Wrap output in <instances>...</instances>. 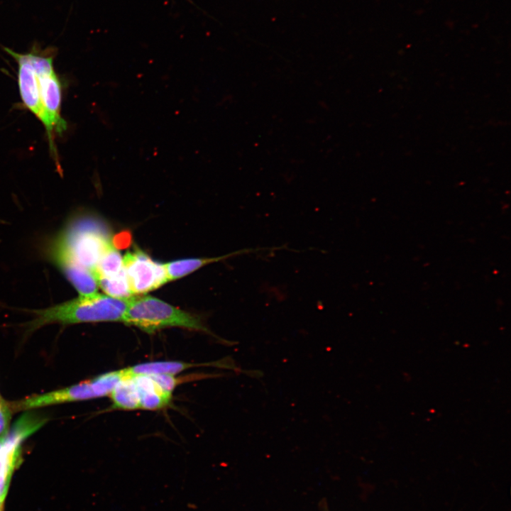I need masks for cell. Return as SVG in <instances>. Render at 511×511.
<instances>
[{"label": "cell", "mask_w": 511, "mask_h": 511, "mask_svg": "<svg viewBox=\"0 0 511 511\" xmlns=\"http://www.w3.org/2000/svg\"><path fill=\"white\" fill-rule=\"evenodd\" d=\"M112 243L106 226L94 219L84 218L72 222L57 235L50 255L65 275L84 270L94 275L101 257Z\"/></svg>", "instance_id": "1"}, {"label": "cell", "mask_w": 511, "mask_h": 511, "mask_svg": "<svg viewBox=\"0 0 511 511\" xmlns=\"http://www.w3.org/2000/svg\"><path fill=\"white\" fill-rule=\"evenodd\" d=\"M127 299L101 295L80 296L55 306L32 311L33 319L26 324L28 331L50 324H72L99 322H122Z\"/></svg>", "instance_id": "2"}, {"label": "cell", "mask_w": 511, "mask_h": 511, "mask_svg": "<svg viewBox=\"0 0 511 511\" xmlns=\"http://www.w3.org/2000/svg\"><path fill=\"white\" fill-rule=\"evenodd\" d=\"M55 53L52 48L42 50H37L35 45L28 53L38 78L49 148L53 160L59 166L55 136H61L67 131V123L61 116L62 85L53 67Z\"/></svg>", "instance_id": "3"}, {"label": "cell", "mask_w": 511, "mask_h": 511, "mask_svg": "<svg viewBox=\"0 0 511 511\" xmlns=\"http://www.w3.org/2000/svg\"><path fill=\"white\" fill-rule=\"evenodd\" d=\"M122 322L148 334L170 326L208 331L199 318L148 295L129 297Z\"/></svg>", "instance_id": "4"}, {"label": "cell", "mask_w": 511, "mask_h": 511, "mask_svg": "<svg viewBox=\"0 0 511 511\" xmlns=\"http://www.w3.org/2000/svg\"><path fill=\"white\" fill-rule=\"evenodd\" d=\"M124 376L123 369L106 373L65 388L26 397L14 403L13 408L17 411L28 410L109 395L116 384Z\"/></svg>", "instance_id": "5"}, {"label": "cell", "mask_w": 511, "mask_h": 511, "mask_svg": "<svg viewBox=\"0 0 511 511\" xmlns=\"http://www.w3.org/2000/svg\"><path fill=\"white\" fill-rule=\"evenodd\" d=\"M47 419L28 412L21 415L0 439V496L6 498L14 470L21 461L22 444L45 424Z\"/></svg>", "instance_id": "6"}, {"label": "cell", "mask_w": 511, "mask_h": 511, "mask_svg": "<svg viewBox=\"0 0 511 511\" xmlns=\"http://www.w3.org/2000/svg\"><path fill=\"white\" fill-rule=\"evenodd\" d=\"M123 270L134 295L155 290L167 282L164 265L135 248L123 257Z\"/></svg>", "instance_id": "7"}, {"label": "cell", "mask_w": 511, "mask_h": 511, "mask_svg": "<svg viewBox=\"0 0 511 511\" xmlns=\"http://www.w3.org/2000/svg\"><path fill=\"white\" fill-rule=\"evenodd\" d=\"M3 48L18 64V84L24 106L45 126L46 120L40 101L38 78L28 53H18L10 48Z\"/></svg>", "instance_id": "8"}, {"label": "cell", "mask_w": 511, "mask_h": 511, "mask_svg": "<svg viewBox=\"0 0 511 511\" xmlns=\"http://www.w3.org/2000/svg\"><path fill=\"white\" fill-rule=\"evenodd\" d=\"M132 377L138 392L140 408L158 410L169 404L171 397L165 395L149 375Z\"/></svg>", "instance_id": "9"}, {"label": "cell", "mask_w": 511, "mask_h": 511, "mask_svg": "<svg viewBox=\"0 0 511 511\" xmlns=\"http://www.w3.org/2000/svg\"><path fill=\"white\" fill-rule=\"evenodd\" d=\"M256 251L258 250L255 248H247L216 258H187L169 262L163 265L168 282L184 277L209 263L217 262L233 256L255 252Z\"/></svg>", "instance_id": "10"}, {"label": "cell", "mask_w": 511, "mask_h": 511, "mask_svg": "<svg viewBox=\"0 0 511 511\" xmlns=\"http://www.w3.org/2000/svg\"><path fill=\"white\" fill-rule=\"evenodd\" d=\"M109 395L114 409L132 410L140 409V402L133 378L123 377L114 386Z\"/></svg>", "instance_id": "11"}, {"label": "cell", "mask_w": 511, "mask_h": 511, "mask_svg": "<svg viewBox=\"0 0 511 511\" xmlns=\"http://www.w3.org/2000/svg\"><path fill=\"white\" fill-rule=\"evenodd\" d=\"M194 366L193 364L180 361H157L137 364L123 368L126 376L149 375L156 374L176 375L188 368Z\"/></svg>", "instance_id": "12"}, {"label": "cell", "mask_w": 511, "mask_h": 511, "mask_svg": "<svg viewBox=\"0 0 511 511\" xmlns=\"http://www.w3.org/2000/svg\"><path fill=\"white\" fill-rule=\"evenodd\" d=\"M123 270V257L113 243L101 257L94 275L97 281L100 278L116 276Z\"/></svg>", "instance_id": "13"}, {"label": "cell", "mask_w": 511, "mask_h": 511, "mask_svg": "<svg viewBox=\"0 0 511 511\" xmlns=\"http://www.w3.org/2000/svg\"><path fill=\"white\" fill-rule=\"evenodd\" d=\"M97 282L99 287L110 297L127 299L133 296L124 270L116 276L100 278Z\"/></svg>", "instance_id": "14"}, {"label": "cell", "mask_w": 511, "mask_h": 511, "mask_svg": "<svg viewBox=\"0 0 511 511\" xmlns=\"http://www.w3.org/2000/svg\"><path fill=\"white\" fill-rule=\"evenodd\" d=\"M149 376L165 395L172 397V393L177 385V379L175 375L169 374H156L149 375Z\"/></svg>", "instance_id": "15"}, {"label": "cell", "mask_w": 511, "mask_h": 511, "mask_svg": "<svg viewBox=\"0 0 511 511\" xmlns=\"http://www.w3.org/2000/svg\"><path fill=\"white\" fill-rule=\"evenodd\" d=\"M11 409L0 398V439H3L9 430Z\"/></svg>", "instance_id": "16"}, {"label": "cell", "mask_w": 511, "mask_h": 511, "mask_svg": "<svg viewBox=\"0 0 511 511\" xmlns=\"http://www.w3.org/2000/svg\"><path fill=\"white\" fill-rule=\"evenodd\" d=\"M4 500H5V499L2 498L0 496V511H3V510H4Z\"/></svg>", "instance_id": "17"}, {"label": "cell", "mask_w": 511, "mask_h": 511, "mask_svg": "<svg viewBox=\"0 0 511 511\" xmlns=\"http://www.w3.org/2000/svg\"><path fill=\"white\" fill-rule=\"evenodd\" d=\"M1 398V397H0Z\"/></svg>", "instance_id": "18"}]
</instances>
